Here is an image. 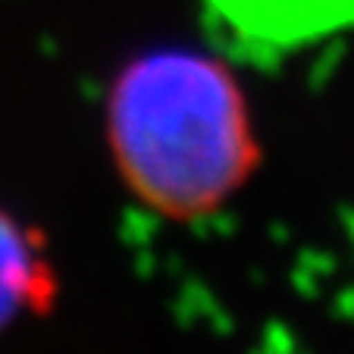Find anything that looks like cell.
Segmentation results:
<instances>
[{"label": "cell", "mask_w": 354, "mask_h": 354, "mask_svg": "<svg viewBox=\"0 0 354 354\" xmlns=\"http://www.w3.org/2000/svg\"><path fill=\"white\" fill-rule=\"evenodd\" d=\"M104 141L126 192L173 223L220 214L263 163L239 75L194 47L145 50L116 73Z\"/></svg>", "instance_id": "cell-1"}, {"label": "cell", "mask_w": 354, "mask_h": 354, "mask_svg": "<svg viewBox=\"0 0 354 354\" xmlns=\"http://www.w3.org/2000/svg\"><path fill=\"white\" fill-rule=\"evenodd\" d=\"M60 273L38 226L0 204V335L54 310Z\"/></svg>", "instance_id": "cell-2"}, {"label": "cell", "mask_w": 354, "mask_h": 354, "mask_svg": "<svg viewBox=\"0 0 354 354\" xmlns=\"http://www.w3.org/2000/svg\"><path fill=\"white\" fill-rule=\"evenodd\" d=\"M223 22L245 38L292 41L345 22L354 16V0H210Z\"/></svg>", "instance_id": "cell-3"}]
</instances>
